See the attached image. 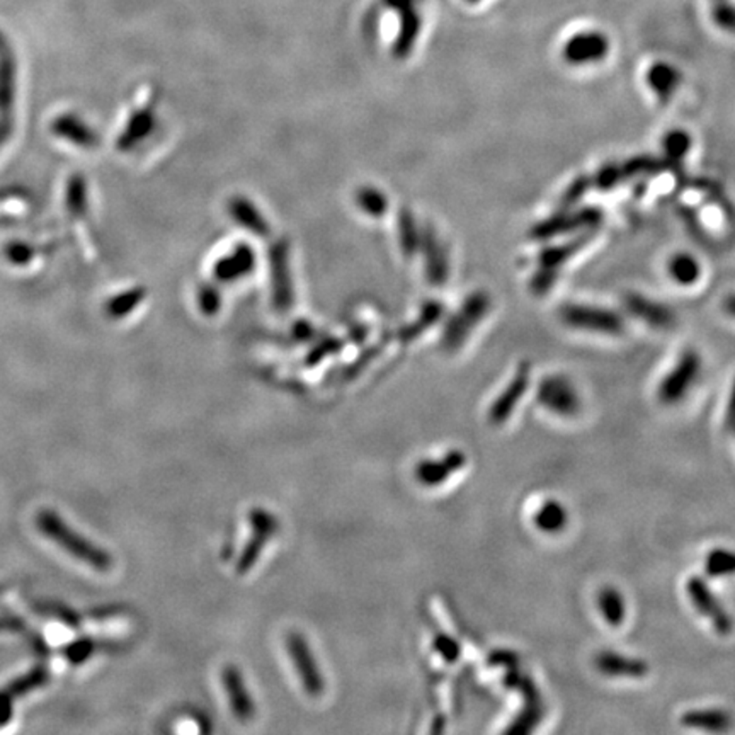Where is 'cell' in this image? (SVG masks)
<instances>
[{"label":"cell","instance_id":"obj_19","mask_svg":"<svg viewBox=\"0 0 735 735\" xmlns=\"http://www.w3.org/2000/svg\"><path fill=\"white\" fill-rule=\"evenodd\" d=\"M646 79H647L648 88L655 94V97L663 105H667L681 86L683 75L674 65L667 62H657L648 69Z\"/></svg>","mask_w":735,"mask_h":735},{"label":"cell","instance_id":"obj_22","mask_svg":"<svg viewBox=\"0 0 735 735\" xmlns=\"http://www.w3.org/2000/svg\"><path fill=\"white\" fill-rule=\"evenodd\" d=\"M669 276L681 286H691L700 280L701 264L698 259L688 252H678L667 264Z\"/></svg>","mask_w":735,"mask_h":735},{"label":"cell","instance_id":"obj_4","mask_svg":"<svg viewBox=\"0 0 735 735\" xmlns=\"http://www.w3.org/2000/svg\"><path fill=\"white\" fill-rule=\"evenodd\" d=\"M603 222V211L597 208H572V210L557 211L550 218H545L540 224L531 228L529 237L535 241H548L557 235L565 233H582L589 230H597Z\"/></svg>","mask_w":735,"mask_h":735},{"label":"cell","instance_id":"obj_10","mask_svg":"<svg viewBox=\"0 0 735 735\" xmlns=\"http://www.w3.org/2000/svg\"><path fill=\"white\" fill-rule=\"evenodd\" d=\"M610 41L603 33L587 31L572 36L563 46V60L570 65H589L606 58Z\"/></svg>","mask_w":735,"mask_h":735},{"label":"cell","instance_id":"obj_30","mask_svg":"<svg viewBox=\"0 0 735 735\" xmlns=\"http://www.w3.org/2000/svg\"><path fill=\"white\" fill-rule=\"evenodd\" d=\"M714 21L720 30L735 33V5L727 4L725 0H717L714 7Z\"/></svg>","mask_w":735,"mask_h":735},{"label":"cell","instance_id":"obj_29","mask_svg":"<svg viewBox=\"0 0 735 735\" xmlns=\"http://www.w3.org/2000/svg\"><path fill=\"white\" fill-rule=\"evenodd\" d=\"M559 276H561V273L538 267V269L535 271V275L531 276V280H529V290H531V293H535V295H538V297L546 295V293L555 286Z\"/></svg>","mask_w":735,"mask_h":735},{"label":"cell","instance_id":"obj_11","mask_svg":"<svg viewBox=\"0 0 735 735\" xmlns=\"http://www.w3.org/2000/svg\"><path fill=\"white\" fill-rule=\"evenodd\" d=\"M623 305L631 317L646 322L652 329L671 331L678 324L676 312L671 307L640 293H629L623 300Z\"/></svg>","mask_w":735,"mask_h":735},{"label":"cell","instance_id":"obj_34","mask_svg":"<svg viewBox=\"0 0 735 735\" xmlns=\"http://www.w3.org/2000/svg\"><path fill=\"white\" fill-rule=\"evenodd\" d=\"M90 652H92V644L82 640V642H77V644H73L69 647L67 657L71 659L72 663H82V661L88 659Z\"/></svg>","mask_w":735,"mask_h":735},{"label":"cell","instance_id":"obj_36","mask_svg":"<svg viewBox=\"0 0 735 735\" xmlns=\"http://www.w3.org/2000/svg\"><path fill=\"white\" fill-rule=\"evenodd\" d=\"M723 310L735 318V295H729L723 300Z\"/></svg>","mask_w":735,"mask_h":735},{"label":"cell","instance_id":"obj_5","mask_svg":"<svg viewBox=\"0 0 735 735\" xmlns=\"http://www.w3.org/2000/svg\"><path fill=\"white\" fill-rule=\"evenodd\" d=\"M703 361L695 350H686L676 361L669 375H665L657 388V397L664 405H676L684 401L691 386L700 376Z\"/></svg>","mask_w":735,"mask_h":735},{"label":"cell","instance_id":"obj_33","mask_svg":"<svg viewBox=\"0 0 735 735\" xmlns=\"http://www.w3.org/2000/svg\"><path fill=\"white\" fill-rule=\"evenodd\" d=\"M14 701L16 700L5 689L0 691V725H5L13 718Z\"/></svg>","mask_w":735,"mask_h":735},{"label":"cell","instance_id":"obj_12","mask_svg":"<svg viewBox=\"0 0 735 735\" xmlns=\"http://www.w3.org/2000/svg\"><path fill=\"white\" fill-rule=\"evenodd\" d=\"M250 523L254 528V536L249 540V545L245 546L241 561L237 563V570L241 574H247L254 563L259 559V555L263 553L266 542L276 533L278 529V521L275 516H271L269 512H266L263 509H254L250 512Z\"/></svg>","mask_w":735,"mask_h":735},{"label":"cell","instance_id":"obj_18","mask_svg":"<svg viewBox=\"0 0 735 735\" xmlns=\"http://www.w3.org/2000/svg\"><path fill=\"white\" fill-rule=\"evenodd\" d=\"M681 725L688 729H697L703 732L723 734L732 731L734 717L722 708H706V710H689L681 715Z\"/></svg>","mask_w":735,"mask_h":735},{"label":"cell","instance_id":"obj_20","mask_svg":"<svg viewBox=\"0 0 735 735\" xmlns=\"http://www.w3.org/2000/svg\"><path fill=\"white\" fill-rule=\"evenodd\" d=\"M535 526L545 535H559L569 525V511L561 501H545L533 518Z\"/></svg>","mask_w":735,"mask_h":735},{"label":"cell","instance_id":"obj_16","mask_svg":"<svg viewBox=\"0 0 735 735\" xmlns=\"http://www.w3.org/2000/svg\"><path fill=\"white\" fill-rule=\"evenodd\" d=\"M490 308V300L486 293H475L469 298L461 316L456 318L446 335V342L450 346H458L463 342V339L472 331L473 325H477L484 317L487 316Z\"/></svg>","mask_w":735,"mask_h":735},{"label":"cell","instance_id":"obj_23","mask_svg":"<svg viewBox=\"0 0 735 735\" xmlns=\"http://www.w3.org/2000/svg\"><path fill=\"white\" fill-rule=\"evenodd\" d=\"M672 167V164L665 158L652 157V156H637L630 160L621 164L625 181L633 177H646V175H655L663 171H667Z\"/></svg>","mask_w":735,"mask_h":735},{"label":"cell","instance_id":"obj_26","mask_svg":"<svg viewBox=\"0 0 735 735\" xmlns=\"http://www.w3.org/2000/svg\"><path fill=\"white\" fill-rule=\"evenodd\" d=\"M593 186V179L589 175H579L576 177L567 190L562 193L561 199H559V211L572 210L578 208L579 203L584 199V196L589 193Z\"/></svg>","mask_w":735,"mask_h":735},{"label":"cell","instance_id":"obj_6","mask_svg":"<svg viewBox=\"0 0 735 735\" xmlns=\"http://www.w3.org/2000/svg\"><path fill=\"white\" fill-rule=\"evenodd\" d=\"M536 399L548 412L559 418H576L582 409L578 388L563 375L543 378L536 390Z\"/></svg>","mask_w":735,"mask_h":735},{"label":"cell","instance_id":"obj_31","mask_svg":"<svg viewBox=\"0 0 735 735\" xmlns=\"http://www.w3.org/2000/svg\"><path fill=\"white\" fill-rule=\"evenodd\" d=\"M520 663H521L520 655L509 648H495L487 655V664L499 667V669H506V671L520 667Z\"/></svg>","mask_w":735,"mask_h":735},{"label":"cell","instance_id":"obj_13","mask_svg":"<svg viewBox=\"0 0 735 735\" xmlns=\"http://www.w3.org/2000/svg\"><path fill=\"white\" fill-rule=\"evenodd\" d=\"M596 671H599L606 678H629L640 680L646 678L650 671V665L638 657L623 655L620 652L603 650L595 657Z\"/></svg>","mask_w":735,"mask_h":735},{"label":"cell","instance_id":"obj_9","mask_svg":"<svg viewBox=\"0 0 735 735\" xmlns=\"http://www.w3.org/2000/svg\"><path fill=\"white\" fill-rule=\"evenodd\" d=\"M286 644L303 689L310 697H320L324 691V678L305 637L300 633H290Z\"/></svg>","mask_w":735,"mask_h":735},{"label":"cell","instance_id":"obj_37","mask_svg":"<svg viewBox=\"0 0 735 735\" xmlns=\"http://www.w3.org/2000/svg\"><path fill=\"white\" fill-rule=\"evenodd\" d=\"M725 427H727V431H731L735 436V418L725 420Z\"/></svg>","mask_w":735,"mask_h":735},{"label":"cell","instance_id":"obj_14","mask_svg":"<svg viewBox=\"0 0 735 735\" xmlns=\"http://www.w3.org/2000/svg\"><path fill=\"white\" fill-rule=\"evenodd\" d=\"M467 465V455L453 450L439 460L420 461L416 469V478L426 487H436L446 482L453 473L460 472Z\"/></svg>","mask_w":735,"mask_h":735},{"label":"cell","instance_id":"obj_1","mask_svg":"<svg viewBox=\"0 0 735 735\" xmlns=\"http://www.w3.org/2000/svg\"><path fill=\"white\" fill-rule=\"evenodd\" d=\"M503 686L511 691H516L523 698V706L520 714L511 720L504 729L506 735H528L535 732L546 717V703L543 700L542 691L535 680L521 671V667L508 669L503 678Z\"/></svg>","mask_w":735,"mask_h":735},{"label":"cell","instance_id":"obj_28","mask_svg":"<svg viewBox=\"0 0 735 735\" xmlns=\"http://www.w3.org/2000/svg\"><path fill=\"white\" fill-rule=\"evenodd\" d=\"M591 179H593V186H595V188H597V190L603 191V193H608V191H612V190H614L616 186H620V184L625 181V175H623L621 164L608 162V164H604V165L596 173L595 177H591Z\"/></svg>","mask_w":735,"mask_h":735},{"label":"cell","instance_id":"obj_2","mask_svg":"<svg viewBox=\"0 0 735 735\" xmlns=\"http://www.w3.org/2000/svg\"><path fill=\"white\" fill-rule=\"evenodd\" d=\"M36 523L46 538H50L58 546H62L77 561L84 562L89 567L97 569V570L111 569L113 565L111 555H107L103 548L96 546L94 543L89 542L84 536L75 533L71 526L63 523V520L56 512L53 511L39 512Z\"/></svg>","mask_w":735,"mask_h":735},{"label":"cell","instance_id":"obj_17","mask_svg":"<svg viewBox=\"0 0 735 735\" xmlns=\"http://www.w3.org/2000/svg\"><path fill=\"white\" fill-rule=\"evenodd\" d=\"M222 681H224V688H225L228 703H230L233 715L239 720H250L254 717L256 706L245 686L242 674L233 665H228L222 674Z\"/></svg>","mask_w":735,"mask_h":735},{"label":"cell","instance_id":"obj_3","mask_svg":"<svg viewBox=\"0 0 735 735\" xmlns=\"http://www.w3.org/2000/svg\"><path fill=\"white\" fill-rule=\"evenodd\" d=\"M562 322L576 331L620 335L625 331V320L618 312L584 303H565L559 310Z\"/></svg>","mask_w":735,"mask_h":735},{"label":"cell","instance_id":"obj_8","mask_svg":"<svg viewBox=\"0 0 735 735\" xmlns=\"http://www.w3.org/2000/svg\"><path fill=\"white\" fill-rule=\"evenodd\" d=\"M531 382V365L528 361L520 363L514 376L509 380L508 386L499 393V397L492 402L487 414L492 426H503L514 414L518 403L523 401Z\"/></svg>","mask_w":735,"mask_h":735},{"label":"cell","instance_id":"obj_25","mask_svg":"<svg viewBox=\"0 0 735 735\" xmlns=\"http://www.w3.org/2000/svg\"><path fill=\"white\" fill-rule=\"evenodd\" d=\"M705 572L715 579L735 576V550L714 548L705 559Z\"/></svg>","mask_w":735,"mask_h":735},{"label":"cell","instance_id":"obj_27","mask_svg":"<svg viewBox=\"0 0 735 735\" xmlns=\"http://www.w3.org/2000/svg\"><path fill=\"white\" fill-rule=\"evenodd\" d=\"M48 680H50L48 671L43 669V667H36L30 674H26V676L16 680L14 683L9 684V686L5 688V691L16 700L19 697H22V695H26V693H30V691H33V689H38V688L45 686V684L48 683Z\"/></svg>","mask_w":735,"mask_h":735},{"label":"cell","instance_id":"obj_35","mask_svg":"<svg viewBox=\"0 0 735 735\" xmlns=\"http://www.w3.org/2000/svg\"><path fill=\"white\" fill-rule=\"evenodd\" d=\"M735 418V378L732 388H731V395H729V402H727V412H725V420Z\"/></svg>","mask_w":735,"mask_h":735},{"label":"cell","instance_id":"obj_24","mask_svg":"<svg viewBox=\"0 0 735 735\" xmlns=\"http://www.w3.org/2000/svg\"><path fill=\"white\" fill-rule=\"evenodd\" d=\"M693 145V139L691 135L681 130V128H674L671 131H667L663 137V150H664V158L669 160L672 165H680Z\"/></svg>","mask_w":735,"mask_h":735},{"label":"cell","instance_id":"obj_21","mask_svg":"<svg viewBox=\"0 0 735 735\" xmlns=\"http://www.w3.org/2000/svg\"><path fill=\"white\" fill-rule=\"evenodd\" d=\"M597 608L604 621L612 627H620L627 618L625 597L612 586H606L597 593Z\"/></svg>","mask_w":735,"mask_h":735},{"label":"cell","instance_id":"obj_32","mask_svg":"<svg viewBox=\"0 0 735 735\" xmlns=\"http://www.w3.org/2000/svg\"><path fill=\"white\" fill-rule=\"evenodd\" d=\"M435 647L439 652V655L446 661V663H455L460 657V646L453 637L439 633L435 640Z\"/></svg>","mask_w":735,"mask_h":735},{"label":"cell","instance_id":"obj_15","mask_svg":"<svg viewBox=\"0 0 735 735\" xmlns=\"http://www.w3.org/2000/svg\"><path fill=\"white\" fill-rule=\"evenodd\" d=\"M595 237L596 230H589V232L576 233V237L569 242L545 247L538 254V267L561 273L562 267L569 263L574 256H578L580 250H584L587 245L591 244Z\"/></svg>","mask_w":735,"mask_h":735},{"label":"cell","instance_id":"obj_7","mask_svg":"<svg viewBox=\"0 0 735 735\" xmlns=\"http://www.w3.org/2000/svg\"><path fill=\"white\" fill-rule=\"evenodd\" d=\"M686 593L691 601V604L698 610L701 616L710 620L714 630L718 635L725 637L731 635L734 630V621L731 614L723 608V604L718 601L717 596L710 589L705 579L700 576H693L686 582Z\"/></svg>","mask_w":735,"mask_h":735}]
</instances>
